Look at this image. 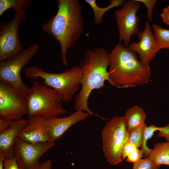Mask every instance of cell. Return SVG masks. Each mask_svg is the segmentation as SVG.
Returning <instances> with one entry per match:
<instances>
[{
    "label": "cell",
    "instance_id": "obj_1",
    "mask_svg": "<svg viewBox=\"0 0 169 169\" xmlns=\"http://www.w3.org/2000/svg\"><path fill=\"white\" fill-rule=\"evenodd\" d=\"M56 14L42 25L43 30L60 46V57L68 65L67 52L81 36L84 26L83 7L78 0H58Z\"/></svg>",
    "mask_w": 169,
    "mask_h": 169
},
{
    "label": "cell",
    "instance_id": "obj_2",
    "mask_svg": "<svg viewBox=\"0 0 169 169\" xmlns=\"http://www.w3.org/2000/svg\"><path fill=\"white\" fill-rule=\"evenodd\" d=\"M108 82L119 88L133 87L148 82L151 78L149 65L139 60L136 53L121 43L109 53Z\"/></svg>",
    "mask_w": 169,
    "mask_h": 169
},
{
    "label": "cell",
    "instance_id": "obj_3",
    "mask_svg": "<svg viewBox=\"0 0 169 169\" xmlns=\"http://www.w3.org/2000/svg\"><path fill=\"white\" fill-rule=\"evenodd\" d=\"M109 59V53L104 48H96L85 51L84 59L79 65L81 74V88L74 96L75 111L82 110L91 115L94 114L88 106V98L93 90L102 88L105 81H108Z\"/></svg>",
    "mask_w": 169,
    "mask_h": 169
},
{
    "label": "cell",
    "instance_id": "obj_4",
    "mask_svg": "<svg viewBox=\"0 0 169 169\" xmlns=\"http://www.w3.org/2000/svg\"><path fill=\"white\" fill-rule=\"evenodd\" d=\"M25 75L32 79L40 78L44 84L53 89L63 102L71 101L81 84V74L79 65L59 73L47 72L36 66L27 67Z\"/></svg>",
    "mask_w": 169,
    "mask_h": 169
},
{
    "label": "cell",
    "instance_id": "obj_5",
    "mask_svg": "<svg viewBox=\"0 0 169 169\" xmlns=\"http://www.w3.org/2000/svg\"><path fill=\"white\" fill-rule=\"evenodd\" d=\"M26 100L28 116L41 115L48 118L67 113L55 90L37 80L33 82Z\"/></svg>",
    "mask_w": 169,
    "mask_h": 169
},
{
    "label": "cell",
    "instance_id": "obj_6",
    "mask_svg": "<svg viewBox=\"0 0 169 169\" xmlns=\"http://www.w3.org/2000/svg\"><path fill=\"white\" fill-rule=\"evenodd\" d=\"M101 136L102 150L107 162L112 165L121 162V151L129 137L124 116L113 117L103 128Z\"/></svg>",
    "mask_w": 169,
    "mask_h": 169
},
{
    "label": "cell",
    "instance_id": "obj_7",
    "mask_svg": "<svg viewBox=\"0 0 169 169\" xmlns=\"http://www.w3.org/2000/svg\"><path fill=\"white\" fill-rule=\"evenodd\" d=\"M39 44L35 43L23 49L18 54L0 63V81L5 82L14 88L26 99L30 90L22 80L21 73L37 52Z\"/></svg>",
    "mask_w": 169,
    "mask_h": 169
},
{
    "label": "cell",
    "instance_id": "obj_8",
    "mask_svg": "<svg viewBox=\"0 0 169 169\" xmlns=\"http://www.w3.org/2000/svg\"><path fill=\"white\" fill-rule=\"evenodd\" d=\"M12 20L0 23V62L19 54L23 49L19 38V28L24 22L25 11L15 10Z\"/></svg>",
    "mask_w": 169,
    "mask_h": 169
},
{
    "label": "cell",
    "instance_id": "obj_9",
    "mask_svg": "<svg viewBox=\"0 0 169 169\" xmlns=\"http://www.w3.org/2000/svg\"><path fill=\"white\" fill-rule=\"evenodd\" d=\"M141 4L136 0L125 1L121 8L114 12L119 33V43L123 42L127 47L131 36L138 33L139 18L136 14Z\"/></svg>",
    "mask_w": 169,
    "mask_h": 169
},
{
    "label": "cell",
    "instance_id": "obj_10",
    "mask_svg": "<svg viewBox=\"0 0 169 169\" xmlns=\"http://www.w3.org/2000/svg\"><path fill=\"white\" fill-rule=\"evenodd\" d=\"M27 113L26 98L10 85L0 81V118L13 121Z\"/></svg>",
    "mask_w": 169,
    "mask_h": 169
},
{
    "label": "cell",
    "instance_id": "obj_11",
    "mask_svg": "<svg viewBox=\"0 0 169 169\" xmlns=\"http://www.w3.org/2000/svg\"><path fill=\"white\" fill-rule=\"evenodd\" d=\"M55 142L31 143L17 137L14 158L21 169H33L39 162L40 158L55 146Z\"/></svg>",
    "mask_w": 169,
    "mask_h": 169
},
{
    "label": "cell",
    "instance_id": "obj_12",
    "mask_svg": "<svg viewBox=\"0 0 169 169\" xmlns=\"http://www.w3.org/2000/svg\"><path fill=\"white\" fill-rule=\"evenodd\" d=\"M137 36L139 41L137 42H133L130 44L128 47L136 53L138 54L141 61L149 65L159 51L154 36L148 21L146 22L144 30L138 32Z\"/></svg>",
    "mask_w": 169,
    "mask_h": 169
},
{
    "label": "cell",
    "instance_id": "obj_13",
    "mask_svg": "<svg viewBox=\"0 0 169 169\" xmlns=\"http://www.w3.org/2000/svg\"><path fill=\"white\" fill-rule=\"evenodd\" d=\"M89 115L86 112L78 110L65 117L55 116L46 118L47 131L50 141L55 142L71 126L85 120Z\"/></svg>",
    "mask_w": 169,
    "mask_h": 169
},
{
    "label": "cell",
    "instance_id": "obj_14",
    "mask_svg": "<svg viewBox=\"0 0 169 169\" xmlns=\"http://www.w3.org/2000/svg\"><path fill=\"white\" fill-rule=\"evenodd\" d=\"M28 124L18 134L21 139L31 143L50 141L49 137L45 117L41 116H28Z\"/></svg>",
    "mask_w": 169,
    "mask_h": 169
},
{
    "label": "cell",
    "instance_id": "obj_15",
    "mask_svg": "<svg viewBox=\"0 0 169 169\" xmlns=\"http://www.w3.org/2000/svg\"><path fill=\"white\" fill-rule=\"evenodd\" d=\"M28 124V119L21 118L13 121L9 128L0 133V151L3 152L6 158H14L16 138Z\"/></svg>",
    "mask_w": 169,
    "mask_h": 169
},
{
    "label": "cell",
    "instance_id": "obj_16",
    "mask_svg": "<svg viewBox=\"0 0 169 169\" xmlns=\"http://www.w3.org/2000/svg\"><path fill=\"white\" fill-rule=\"evenodd\" d=\"M129 131L145 123L146 114L140 107L135 105L127 109L124 116Z\"/></svg>",
    "mask_w": 169,
    "mask_h": 169
},
{
    "label": "cell",
    "instance_id": "obj_17",
    "mask_svg": "<svg viewBox=\"0 0 169 169\" xmlns=\"http://www.w3.org/2000/svg\"><path fill=\"white\" fill-rule=\"evenodd\" d=\"M147 157L157 165L169 166V141L156 143Z\"/></svg>",
    "mask_w": 169,
    "mask_h": 169
},
{
    "label": "cell",
    "instance_id": "obj_18",
    "mask_svg": "<svg viewBox=\"0 0 169 169\" xmlns=\"http://www.w3.org/2000/svg\"><path fill=\"white\" fill-rule=\"evenodd\" d=\"M125 1L124 0H111L109 1L110 4L108 6L102 8L97 5L95 0H85L93 10L94 14V22L97 25L102 23L103 17L106 12L113 8L122 6Z\"/></svg>",
    "mask_w": 169,
    "mask_h": 169
},
{
    "label": "cell",
    "instance_id": "obj_19",
    "mask_svg": "<svg viewBox=\"0 0 169 169\" xmlns=\"http://www.w3.org/2000/svg\"><path fill=\"white\" fill-rule=\"evenodd\" d=\"M151 27L158 51L169 49V29L162 28L156 24H153Z\"/></svg>",
    "mask_w": 169,
    "mask_h": 169
},
{
    "label": "cell",
    "instance_id": "obj_20",
    "mask_svg": "<svg viewBox=\"0 0 169 169\" xmlns=\"http://www.w3.org/2000/svg\"><path fill=\"white\" fill-rule=\"evenodd\" d=\"M32 2V0H0V16L11 8L15 11H25L29 8Z\"/></svg>",
    "mask_w": 169,
    "mask_h": 169
},
{
    "label": "cell",
    "instance_id": "obj_21",
    "mask_svg": "<svg viewBox=\"0 0 169 169\" xmlns=\"http://www.w3.org/2000/svg\"><path fill=\"white\" fill-rule=\"evenodd\" d=\"M147 126L145 123L129 131L128 141L135 144L138 148L141 147L144 130Z\"/></svg>",
    "mask_w": 169,
    "mask_h": 169
},
{
    "label": "cell",
    "instance_id": "obj_22",
    "mask_svg": "<svg viewBox=\"0 0 169 169\" xmlns=\"http://www.w3.org/2000/svg\"><path fill=\"white\" fill-rule=\"evenodd\" d=\"M161 165L155 164L148 157L140 159L134 163L132 169H159Z\"/></svg>",
    "mask_w": 169,
    "mask_h": 169
},
{
    "label": "cell",
    "instance_id": "obj_23",
    "mask_svg": "<svg viewBox=\"0 0 169 169\" xmlns=\"http://www.w3.org/2000/svg\"><path fill=\"white\" fill-rule=\"evenodd\" d=\"M141 3H143L147 8V16L148 20L151 22L154 7L157 2L156 0H136Z\"/></svg>",
    "mask_w": 169,
    "mask_h": 169
},
{
    "label": "cell",
    "instance_id": "obj_24",
    "mask_svg": "<svg viewBox=\"0 0 169 169\" xmlns=\"http://www.w3.org/2000/svg\"><path fill=\"white\" fill-rule=\"evenodd\" d=\"M138 149L134 143L128 141L126 142L121 151V156L123 160L126 158L127 156L132 152Z\"/></svg>",
    "mask_w": 169,
    "mask_h": 169
},
{
    "label": "cell",
    "instance_id": "obj_25",
    "mask_svg": "<svg viewBox=\"0 0 169 169\" xmlns=\"http://www.w3.org/2000/svg\"><path fill=\"white\" fill-rule=\"evenodd\" d=\"M143 152L141 149H138L131 152L127 157L126 161L134 163L141 159L143 156Z\"/></svg>",
    "mask_w": 169,
    "mask_h": 169
},
{
    "label": "cell",
    "instance_id": "obj_26",
    "mask_svg": "<svg viewBox=\"0 0 169 169\" xmlns=\"http://www.w3.org/2000/svg\"><path fill=\"white\" fill-rule=\"evenodd\" d=\"M4 169H21L15 159L6 158L4 161Z\"/></svg>",
    "mask_w": 169,
    "mask_h": 169
},
{
    "label": "cell",
    "instance_id": "obj_27",
    "mask_svg": "<svg viewBox=\"0 0 169 169\" xmlns=\"http://www.w3.org/2000/svg\"><path fill=\"white\" fill-rule=\"evenodd\" d=\"M157 136L159 137H164L167 141H169V123L164 127H160Z\"/></svg>",
    "mask_w": 169,
    "mask_h": 169
},
{
    "label": "cell",
    "instance_id": "obj_28",
    "mask_svg": "<svg viewBox=\"0 0 169 169\" xmlns=\"http://www.w3.org/2000/svg\"><path fill=\"white\" fill-rule=\"evenodd\" d=\"M52 162L48 160L42 162H39L33 169H52Z\"/></svg>",
    "mask_w": 169,
    "mask_h": 169
},
{
    "label": "cell",
    "instance_id": "obj_29",
    "mask_svg": "<svg viewBox=\"0 0 169 169\" xmlns=\"http://www.w3.org/2000/svg\"><path fill=\"white\" fill-rule=\"evenodd\" d=\"M161 17L164 23L169 25V5L163 9Z\"/></svg>",
    "mask_w": 169,
    "mask_h": 169
},
{
    "label": "cell",
    "instance_id": "obj_30",
    "mask_svg": "<svg viewBox=\"0 0 169 169\" xmlns=\"http://www.w3.org/2000/svg\"><path fill=\"white\" fill-rule=\"evenodd\" d=\"M12 122V121L0 118V133L9 128Z\"/></svg>",
    "mask_w": 169,
    "mask_h": 169
},
{
    "label": "cell",
    "instance_id": "obj_31",
    "mask_svg": "<svg viewBox=\"0 0 169 169\" xmlns=\"http://www.w3.org/2000/svg\"><path fill=\"white\" fill-rule=\"evenodd\" d=\"M6 157L2 152L0 151V169H4V161Z\"/></svg>",
    "mask_w": 169,
    "mask_h": 169
}]
</instances>
